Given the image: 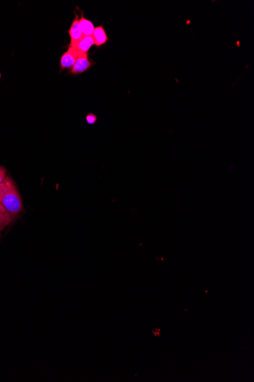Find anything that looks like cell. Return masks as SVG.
I'll return each instance as SVG.
<instances>
[{"label": "cell", "mask_w": 254, "mask_h": 382, "mask_svg": "<svg viewBox=\"0 0 254 382\" xmlns=\"http://www.w3.org/2000/svg\"><path fill=\"white\" fill-rule=\"evenodd\" d=\"M0 202L13 216L17 215L24 210L19 190L13 180L8 176L0 183Z\"/></svg>", "instance_id": "cell-1"}, {"label": "cell", "mask_w": 254, "mask_h": 382, "mask_svg": "<svg viewBox=\"0 0 254 382\" xmlns=\"http://www.w3.org/2000/svg\"><path fill=\"white\" fill-rule=\"evenodd\" d=\"M7 178V169L0 166V183H2Z\"/></svg>", "instance_id": "cell-10"}, {"label": "cell", "mask_w": 254, "mask_h": 382, "mask_svg": "<svg viewBox=\"0 0 254 382\" xmlns=\"http://www.w3.org/2000/svg\"><path fill=\"white\" fill-rule=\"evenodd\" d=\"M82 52L73 47H69L66 52L62 54L60 59V68L61 69H69L73 66Z\"/></svg>", "instance_id": "cell-3"}, {"label": "cell", "mask_w": 254, "mask_h": 382, "mask_svg": "<svg viewBox=\"0 0 254 382\" xmlns=\"http://www.w3.org/2000/svg\"><path fill=\"white\" fill-rule=\"evenodd\" d=\"M94 64V62L90 60L88 54L82 53L75 61V64L71 68L69 72L73 75H79L88 71Z\"/></svg>", "instance_id": "cell-2"}, {"label": "cell", "mask_w": 254, "mask_h": 382, "mask_svg": "<svg viewBox=\"0 0 254 382\" xmlns=\"http://www.w3.org/2000/svg\"><path fill=\"white\" fill-rule=\"evenodd\" d=\"M69 35L70 37L69 47H74L84 37L79 25V18L77 16H75V19L71 24L69 29Z\"/></svg>", "instance_id": "cell-4"}, {"label": "cell", "mask_w": 254, "mask_h": 382, "mask_svg": "<svg viewBox=\"0 0 254 382\" xmlns=\"http://www.w3.org/2000/svg\"><path fill=\"white\" fill-rule=\"evenodd\" d=\"M156 333L155 332V331H152V333L155 334V336H156V337H158V336H159V337H160V329H156Z\"/></svg>", "instance_id": "cell-11"}, {"label": "cell", "mask_w": 254, "mask_h": 382, "mask_svg": "<svg viewBox=\"0 0 254 382\" xmlns=\"http://www.w3.org/2000/svg\"><path fill=\"white\" fill-rule=\"evenodd\" d=\"M13 221V215L0 202V230H3L6 226L10 225Z\"/></svg>", "instance_id": "cell-7"}, {"label": "cell", "mask_w": 254, "mask_h": 382, "mask_svg": "<svg viewBox=\"0 0 254 382\" xmlns=\"http://www.w3.org/2000/svg\"><path fill=\"white\" fill-rule=\"evenodd\" d=\"M97 116L94 114L89 113L87 115L86 121L89 124H94L97 121Z\"/></svg>", "instance_id": "cell-9"}, {"label": "cell", "mask_w": 254, "mask_h": 382, "mask_svg": "<svg viewBox=\"0 0 254 382\" xmlns=\"http://www.w3.org/2000/svg\"><path fill=\"white\" fill-rule=\"evenodd\" d=\"M79 25L84 36H91L94 30V24L89 19H85L83 16L79 19Z\"/></svg>", "instance_id": "cell-8"}, {"label": "cell", "mask_w": 254, "mask_h": 382, "mask_svg": "<svg viewBox=\"0 0 254 382\" xmlns=\"http://www.w3.org/2000/svg\"><path fill=\"white\" fill-rule=\"evenodd\" d=\"M91 37H92L93 41H94V45L97 46V47L104 45L109 40L102 25L94 28Z\"/></svg>", "instance_id": "cell-5"}, {"label": "cell", "mask_w": 254, "mask_h": 382, "mask_svg": "<svg viewBox=\"0 0 254 382\" xmlns=\"http://www.w3.org/2000/svg\"><path fill=\"white\" fill-rule=\"evenodd\" d=\"M93 45H94V41H93L92 37L84 36L73 47L77 49L80 52L88 54Z\"/></svg>", "instance_id": "cell-6"}]
</instances>
